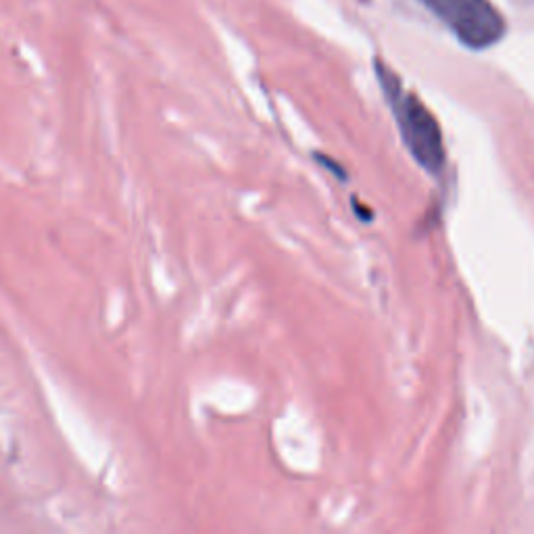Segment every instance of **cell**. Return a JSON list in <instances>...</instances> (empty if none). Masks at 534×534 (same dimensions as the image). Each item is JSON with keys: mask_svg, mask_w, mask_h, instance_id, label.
Segmentation results:
<instances>
[{"mask_svg": "<svg viewBox=\"0 0 534 534\" xmlns=\"http://www.w3.org/2000/svg\"><path fill=\"white\" fill-rule=\"evenodd\" d=\"M374 71L384 99L395 115L405 149L424 172L439 176L447 163L445 140L439 121L420 101L416 92L403 88L401 78L382 59H374Z\"/></svg>", "mask_w": 534, "mask_h": 534, "instance_id": "cell-1", "label": "cell"}, {"mask_svg": "<svg viewBox=\"0 0 534 534\" xmlns=\"http://www.w3.org/2000/svg\"><path fill=\"white\" fill-rule=\"evenodd\" d=\"M439 17L453 36L472 51H484L503 40L507 21L491 0H418Z\"/></svg>", "mask_w": 534, "mask_h": 534, "instance_id": "cell-2", "label": "cell"}, {"mask_svg": "<svg viewBox=\"0 0 534 534\" xmlns=\"http://www.w3.org/2000/svg\"><path fill=\"white\" fill-rule=\"evenodd\" d=\"M315 161H320L326 169H328V172H332L338 180H347V172H345V167L341 165V163H336V161H332L328 155L324 157V155H320V153H315Z\"/></svg>", "mask_w": 534, "mask_h": 534, "instance_id": "cell-3", "label": "cell"}]
</instances>
